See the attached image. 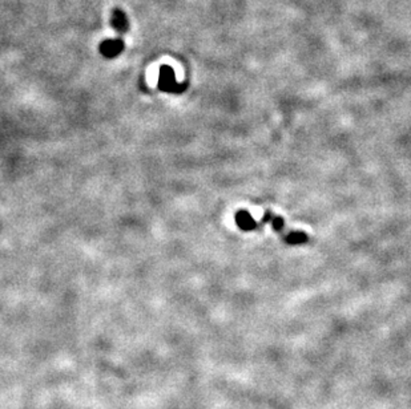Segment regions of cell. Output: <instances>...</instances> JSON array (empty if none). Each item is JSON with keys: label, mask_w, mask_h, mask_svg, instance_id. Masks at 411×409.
<instances>
[{"label": "cell", "mask_w": 411, "mask_h": 409, "mask_svg": "<svg viewBox=\"0 0 411 409\" xmlns=\"http://www.w3.org/2000/svg\"><path fill=\"white\" fill-rule=\"evenodd\" d=\"M160 87L163 88L164 90H169V92H179L180 89L177 85L176 80H175V74L173 69L168 65H164L160 70Z\"/></svg>", "instance_id": "obj_1"}, {"label": "cell", "mask_w": 411, "mask_h": 409, "mask_svg": "<svg viewBox=\"0 0 411 409\" xmlns=\"http://www.w3.org/2000/svg\"><path fill=\"white\" fill-rule=\"evenodd\" d=\"M123 48L124 44L123 41L120 40H108L101 44V52H103L104 56L108 57H113L119 55L123 51Z\"/></svg>", "instance_id": "obj_2"}, {"label": "cell", "mask_w": 411, "mask_h": 409, "mask_svg": "<svg viewBox=\"0 0 411 409\" xmlns=\"http://www.w3.org/2000/svg\"><path fill=\"white\" fill-rule=\"evenodd\" d=\"M112 24L115 30L120 31V32H125L128 30V19L121 11H115L112 16Z\"/></svg>", "instance_id": "obj_3"}, {"label": "cell", "mask_w": 411, "mask_h": 409, "mask_svg": "<svg viewBox=\"0 0 411 409\" xmlns=\"http://www.w3.org/2000/svg\"><path fill=\"white\" fill-rule=\"evenodd\" d=\"M237 223H239V226L241 227V229L244 230H252L253 227L255 226L254 221H253V218L250 215H249L248 213H245V211H240L239 214H237Z\"/></svg>", "instance_id": "obj_4"}, {"label": "cell", "mask_w": 411, "mask_h": 409, "mask_svg": "<svg viewBox=\"0 0 411 409\" xmlns=\"http://www.w3.org/2000/svg\"><path fill=\"white\" fill-rule=\"evenodd\" d=\"M286 240H288L289 243H301V242H304V240H306V238L304 234L294 233V234H292V235H289L288 239Z\"/></svg>", "instance_id": "obj_5"}]
</instances>
